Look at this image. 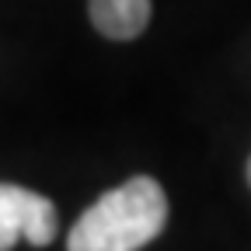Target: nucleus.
<instances>
[{"instance_id": "f257e3e1", "label": "nucleus", "mask_w": 251, "mask_h": 251, "mask_svg": "<svg viewBox=\"0 0 251 251\" xmlns=\"http://www.w3.org/2000/svg\"><path fill=\"white\" fill-rule=\"evenodd\" d=\"M168 224V196L147 175L115 185L70 227L67 251H140Z\"/></svg>"}, {"instance_id": "f03ea898", "label": "nucleus", "mask_w": 251, "mask_h": 251, "mask_svg": "<svg viewBox=\"0 0 251 251\" xmlns=\"http://www.w3.org/2000/svg\"><path fill=\"white\" fill-rule=\"evenodd\" d=\"M59 230V213L52 199L31 188L0 181V251H11L21 237L35 248H46Z\"/></svg>"}, {"instance_id": "7ed1b4c3", "label": "nucleus", "mask_w": 251, "mask_h": 251, "mask_svg": "<svg viewBox=\"0 0 251 251\" xmlns=\"http://www.w3.org/2000/svg\"><path fill=\"white\" fill-rule=\"evenodd\" d=\"M87 14L105 39L129 42L143 35L150 21V0H87Z\"/></svg>"}, {"instance_id": "20e7f679", "label": "nucleus", "mask_w": 251, "mask_h": 251, "mask_svg": "<svg viewBox=\"0 0 251 251\" xmlns=\"http://www.w3.org/2000/svg\"><path fill=\"white\" fill-rule=\"evenodd\" d=\"M248 181H251V161H248Z\"/></svg>"}]
</instances>
